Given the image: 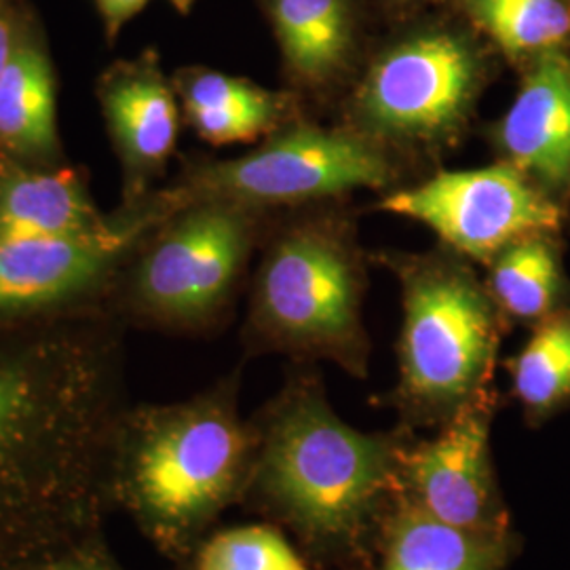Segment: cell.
Returning a JSON list of instances; mask_svg holds the SVG:
<instances>
[{
	"mask_svg": "<svg viewBox=\"0 0 570 570\" xmlns=\"http://www.w3.org/2000/svg\"><path fill=\"white\" fill-rule=\"evenodd\" d=\"M515 98L482 136L497 161L513 165L553 199L570 197V51L527 63Z\"/></svg>",
	"mask_w": 570,
	"mask_h": 570,
	"instance_id": "5bb4252c",
	"label": "cell"
},
{
	"mask_svg": "<svg viewBox=\"0 0 570 570\" xmlns=\"http://www.w3.org/2000/svg\"><path fill=\"white\" fill-rule=\"evenodd\" d=\"M482 279L511 326H537L570 305L560 233H532L511 242L484 266Z\"/></svg>",
	"mask_w": 570,
	"mask_h": 570,
	"instance_id": "d6986e66",
	"label": "cell"
},
{
	"mask_svg": "<svg viewBox=\"0 0 570 570\" xmlns=\"http://www.w3.org/2000/svg\"><path fill=\"white\" fill-rule=\"evenodd\" d=\"M529 341L505 362L511 397L530 428L570 406V305L530 327Z\"/></svg>",
	"mask_w": 570,
	"mask_h": 570,
	"instance_id": "44dd1931",
	"label": "cell"
},
{
	"mask_svg": "<svg viewBox=\"0 0 570 570\" xmlns=\"http://www.w3.org/2000/svg\"><path fill=\"white\" fill-rule=\"evenodd\" d=\"M125 205L89 233L0 242V326L117 308L104 303L106 282L136 245L174 216L159 190Z\"/></svg>",
	"mask_w": 570,
	"mask_h": 570,
	"instance_id": "30bf717a",
	"label": "cell"
},
{
	"mask_svg": "<svg viewBox=\"0 0 570 570\" xmlns=\"http://www.w3.org/2000/svg\"><path fill=\"white\" fill-rule=\"evenodd\" d=\"M275 212L209 202L169 216L144 239L119 315L178 334L223 326Z\"/></svg>",
	"mask_w": 570,
	"mask_h": 570,
	"instance_id": "ba28073f",
	"label": "cell"
},
{
	"mask_svg": "<svg viewBox=\"0 0 570 570\" xmlns=\"http://www.w3.org/2000/svg\"><path fill=\"white\" fill-rule=\"evenodd\" d=\"M421 180L379 144L341 125L303 117L226 161H190L180 178L161 190L174 214L195 204L285 209L332 199H353L357 190L379 195Z\"/></svg>",
	"mask_w": 570,
	"mask_h": 570,
	"instance_id": "52a82bcc",
	"label": "cell"
},
{
	"mask_svg": "<svg viewBox=\"0 0 570 570\" xmlns=\"http://www.w3.org/2000/svg\"><path fill=\"white\" fill-rule=\"evenodd\" d=\"M150 0H94L98 13L106 28L108 41H115L122 30V26L134 20Z\"/></svg>",
	"mask_w": 570,
	"mask_h": 570,
	"instance_id": "cb8c5ba5",
	"label": "cell"
},
{
	"mask_svg": "<svg viewBox=\"0 0 570 570\" xmlns=\"http://www.w3.org/2000/svg\"><path fill=\"white\" fill-rule=\"evenodd\" d=\"M501 61L452 7L395 21L376 37L330 122L425 178L468 142Z\"/></svg>",
	"mask_w": 570,
	"mask_h": 570,
	"instance_id": "5b68a950",
	"label": "cell"
},
{
	"mask_svg": "<svg viewBox=\"0 0 570 570\" xmlns=\"http://www.w3.org/2000/svg\"><path fill=\"white\" fill-rule=\"evenodd\" d=\"M21 570H122L108 550L104 537L82 543L75 550L61 551Z\"/></svg>",
	"mask_w": 570,
	"mask_h": 570,
	"instance_id": "603a6c76",
	"label": "cell"
},
{
	"mask_svg": "<svg viewBox=\"0 0 570 570\" xmlns=\"http://www.w3.org/2000/svg\"><path fill=\"white\" fill-rule=\"evenodd\" d=\"M374 209L428 226L438 244L480 266L511 242L560 233L567 223V205L503 161L478 169L438 167L416 183L383 193Z\"/></svg>",
	"mask_w": 570,
	"mask_h": 570,
	"instance_id": "9c48e42d",
	"label": "cell"
},
{
	"mask_svg": "<svg viewBox=\"0 0 570 570\" xmlns=\"http://www.w3.org/2000/svg\"><path fill=\"white\" fill-rule=\"evenodd\" d=\"M169 2L174 4V9H176L178 13L186 16V13H190V9L195 7V2H197V0H169Z\"/></svg>",
	"mask_w": 570,
	"mask_h": 570,
	"instance_id": "4316f807",
	"label": "cell"
},
{
	"mask_svg": "<svg viewBox=\"0 0 570 570\" xmlns=\"http://www.w3.org/2000/svg\"><path fill=\"white\" fill-rule=\"evenodd\" d=\"M239 370L171 404L125 406L108 450L110 510L176 567L244 505L258 435L239 410Z\"/></svg>",
	"mask_w": 570,
	"mask_h": 570,
	"instance_id": "3957f363",
	"label": "cell"
},
{
	"mask_svg": "<svg viewBox=\"0 0 570 570\" xmlns=\"http://www.w3.org/2000/svg\"><path fill=\"white\" fill-rule=\"evenodd\" d=\"M98 98L125 174V204L144 199L176 150L183 108L159 56L144 51L112 63L100 79Z\"/></svg>",
	"mask_w": 570,
	"mask_h": 570,
	"instance_id": "4fadbf2b",
	"label": "cell"
},
{
	"mask_svg": "<svg viewBox=\"0 0 570 570\" xmlns=\"http://www.w3.org/2000/svg\"><path fill=\"white\" fill-rule=\"evenodd\" d=\"M450 7L515 70L570 51V0H452Z\"/></svg>",
	"mask_w": 570,
	"mask_h": 570,
	"instance_id": "ffe728a7",
	"label": "cell"
},
{
	"mask_svg": "<svg viewBox=\"0 0 570 570\" xmlns=\"http://www.w3.org/2000/svg\"><path fill=\"white\" fill-rule=\"evenodd\" d=\"M370 263L353 199L277 209L249 287L245 353L285 355L292 364L332 362L366 381Z\"/></svg>",
	"mask_w": 570,
	"mask_h": 570,
	"instance_id": "277c9868",
	"label": "cell"
},
{
	"mask_svg": "<svg viewBox=\"0 0 570 570\" xmlns=\"http://www.w3.org/2000/svg\"><path fill=\"white\" fill-rule=\"evenodd\" d=\"M252 423L258 449L245 510L287 530L322 569H374L400 459L416 431L348 425L315 364H292Z\"/></svg>",
	"mask_w": 570,
	"mask_h": 570,
	"instance_id": "7a4b0ae2",
	"label": "cell"
},
{
	"mask_svg": "<svg viewBox=\"0 0 570 570\" xmlns=\"http://www.w3.org/2000/svg\"><path fill=\"white\" fill-rule=\"evenodd\" d=\"M68 167L0 161V242L81 235L108 223Z\"/></svg>",
	"mask_w": 570,
	"mask_h": 570,
	"instance_id": "e0dca14e",
	"label": "cell"
},
{
	"mask_svg": "<svg viewBox=\"0 0 570 570\" xmlns=\"http://www.w3.org/2000/svg\"><path fill=\"white\" fill-rule=\"evenodd\" d=\"M499 391L468 407L431 438L412 433L397 469V494L431 518L471 532H511V511L492 459Z\"/></svg>",
	"mask_w": 570,
	"mask_h": 570,
	"instance_id": "8fae6325",
	"label": "cell"
},
{
	"mask_svg": "<svg viewBox=\"0 0 570 570\" xmlns=\"http://www.w3.org/2000/svg\"><path fill=\"white\" fill-rule=\"evenodd\" d=\"M400 284L397 383L376 406L410 431L440 429L494 393V370L510 320L475 265L438 244L425 252H370Z\"/></svg>",
	"mask_w": 570,
	"mask_h": 570,
	"instance_id": "8992f818",
	"label": "cell"
},
{
	"mask_svg": "<svg viewBox=\"0 0 570 570\" xmlns=\"http://www.w3.org/2000/svg\"><path fill=\"white\" fill-rule=\"evenodd\" d=\"M21 28L16 21V11L7 0H0V77L20 41Z\"/></svg>",
	"mask_w": 570,
	"mask_h": 570,
	"instance_id": "484cf974",
	"label": "cell"
},
{
	"mask_svg": "<svg viewBox=\"0 0 570 570\" xmlns=\"http://www.w3.org/2000/svg\"><path fill=\"white\" fill-rule=\"evenodd\" d=\"M520 548L515 530L489 534L456 529L397 494L381 522L372 570H508Z\"/></svg>",
	"mask_w": 570,
	"mask_h": 570,
	"instance_id": "2e32d148",
	"label": "cell"
},
{
	"mask_svg": "<svg viewBox=\"0 0 570 570\" xmlns=\"http://www.w3.org/2000/svg\"><path fill=\"white\" fill-rule=\"evenodd\" d=\"M450 2L452 0H372L374 11L387 16L393 23L425 13L431 7H450Z\"/></svg>",
	"mask_w": 570,
	"mask_h": 570,
	"instance_id": "d4e9b609",
	"label": "cell"
},
{
	"mask_svg": "<svg viewBox=\"0 0 570 570\" xmlns=\"http://www.w3.org/2000/svg\"><path fill=\"white\" fill-rule=\"evenodd\" d=\"M184 121L212 146L263 142L285 125L313 117L287 89H266L244 77L205 66L180 68L174 77Z\"/></svg>",
	"mask_w": 570,
	"mask_h": 570,
	"instance_id": "9a60e30c",
	"label": "cell"
},
{
	"mask_svg": "<svg viewBox=\"0 0 570 570\" xmlns=\"http://www.w3.org/2000/svg\"><path fill=\"white\" fill-rule=\"evenodd\" d=\"M58 150L53 68L45 45L23 26L0 77V153L21 164L47 165Z\"/></svg>",
	"mask_w": 570,
	"mask_h": 570,
	"instance_id": "ac0fdd59",
	"label": "cell"
},
{
	"mask_svg": "<svg viewBox=\"0 0 570 570\" xmlns=\"http://www.w3.org/2000/svg\"><path fill=\"white\" fill-rule=\"evenodd\" d=\"M122 407L117 308L0 326V570L104 537Z\"/></svg>",
	"mask_w": 570,
	"mask_h": 570,
	"instance_id": "6da1fadb",
	"label": "cell"
},
{
	"mask_svg": "<svg viewBox=\"0 0 570 570\" xmlns=\"http://www.w3.org/2000/svg\"><path fill=\"white\" fill-rule=\"evenodd\" d=\"M176 570H338L313 564L273 522L216 529ZM357 570V569H341Z\"/></svg>",
	"mask_w": 570,
	"mask_h": 570,
	"instance_id": "7402d4cb",
	"label": "cell"
},
{
	"mask_svg": "<svg viewBox=\"0 0 570 570\" xmlns=\"http://www.w3.org/2000/svg\"><path fill=\"white\" fill-rule=\"evenodd\" d=\"M282 56L284 87L330 121L376 35L372 0H261Z\"/></svg>",
	"mask_w": 570,
	"mask_h": 570,
	"instance_id": "7c38bea8",
	"label": "cell"
}]
</instances>
